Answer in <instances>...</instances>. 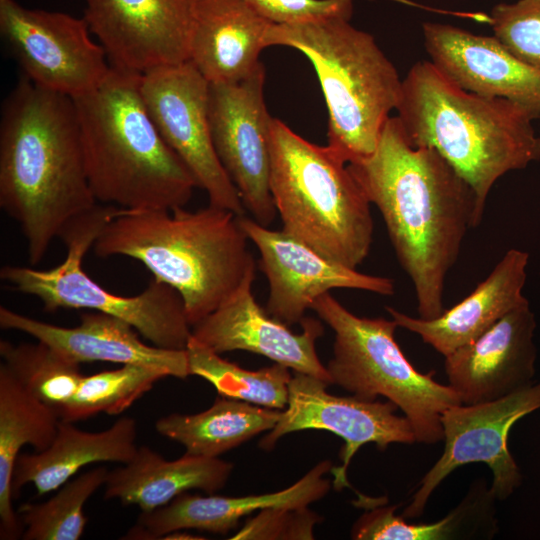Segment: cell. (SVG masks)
Listing matches in <instances>:
<instances>
[{
  "instance_id": "cell-35",
  "label": "cell",
  "mask_w": 540,
  "mask_h": 540,
  "mask_svg": "<svg viewBox=\"0 0 540 540\" xmlns=\"http://www.w3.org/2000/svg\"><path fill=\"white\" fill-rule=\"evenodd\" d=\"M273 24H296L352 17L355 0H244Z\"/></svg>"
},
{
  "instance_id": "cell-5",
  "label": "cell",
  "mask_w": 540,
  "mask_h": 540,
  "mask_svg": "<svg viewBox=\"0 0 540 540\" xmlns=\"http://www.w3.org/2000/svg\"><path fill=\"white\" fill-rule=\"evenodd\" d=\"M140 82L141 74L111 66L97 87L72 98L91 190L125 210L184 207L197 183L160 135Z\"/></svg>"
},
{
  "instance_id": "cell-17",
  "label": "cell",
  "mask_w": 540,
  "mask_h": 540,
  "mask_svg": "<svg viewBox=\"0 0 540 540\" xmlns=\"http://www.w3.org/2000/svg\"><path fill=\"white\" fill-rule=\"evenodd\" d=\"M254 279L255 270L216 310L192 326L191 336L218 354L235 350L260 354L331 385L316 351V341L324 333L321 321L305 316L302 332H292L258 304L252 292Z\"/></svg>"
},
{
  "instance_id": "cell-29",
  "label": "cell",
  "mask_w": 540,
  "mask_h": 540,
  "mask_svg": "<svg viewBox=\"0 0 540 540\" xmlns=\"http://www.w3.org/2000/svg\"><path fill=\"white\" fill-rule=\"evenodd\" d=\"M186 353L189 374L211 383L222 397L262 407L285 409L289 398V368L275 363L256 371L221 358L206 345L190 337Z\"/></svg>"
},
{
  "instance_id": "cell-4",
  "label": "cell",
  "mask_w": 540,
  "mask_h": 540,
  "mask_svg": "<svg viewBox=\"0 0 540 540\" xmlns=\"http://www.w3.org/2000/svg\"><path fill=\"white\" fill-rule=\"evenodd\" d=\"M396 110L408 142L435 149L473 188L482 217L500 177L540 160L528 109L461 89L430 61L410 68Z\"/></svg>"
},
{
  "instance_id": "cell-13",
  "label": "cell",
  "mask_w": 540,
  "mask_h": 540,
  "mask_svg": "<svg viewBox=\"0 0 540 540\" xmlns=\"http://www.w3.org/2000/svg\"><path fill=\"white\" fill-rule=\"evenodd\" d=\"M262 63L246 78L209 83L208 112L218 158L245 209L268 227L277 211L270 191V133L273 117L264 101Z\"/></svg>"
},
{
  "instance_id": "cell-14",
  "label": "cell",
  "mask_w": 540,
  "mask_h": 540,
  "mask_svg": "<svg viewBox=\"0 0 540 540\" xmlns=\"http://www.w3.org/2000/svg\"><path fill=\"white\" fill-rule=\"evenodd\" d=\"M328 386L319 378L293 371L287 406L259 446L272 450L282 436L307 429L336 434L345 444L340 452L342 464L331 473L334 488L341 490L350 486L347 468L361 446L374 443L385 450L390 444H411L416 439L409 420L395 413L398 407L391 401L335 396L327 391Z\"/></svg>"
},
{
  "instance_id": "cell-12",
  "label": "cell",
  "mask_w": 540,
  "mask_h": 540,
  "mask_svg": "<svg viewBox=\"0 0 540 540\" xmlns=\"http://www.w3.org/2000/svg\"><path fill=\"white\" fill-rule=\"evenodd\" d=\"M0 33L24 77L44 89L74 98L110 72L106 52L92 40L84 17L0 0Z\"/></svg>"
},
{
  "instance_id": "cell-23",
  "label": "cell",
  "mask_w": 540,
  "mask_h": 540,
  "mask_svg": "<svg viewBox=\"0 0 540 540\" xmlns=\"http://www.w3.org/2000/svg\"><path fill=\"white\" fill-rule=\"evenodd\" d=\"M189 61L209 83H232L261 63L273 24L244 0H191Z\"/></svg>"
},
{
  "instance_id": "cell-10",
  "label": "cell",
  "mask_w": 540,
  "mask_h": 540,
  "mask_svg": "<svg viewBox=\"0 0 540 540\" xmlns=\"http://www.w3.org/2000/svg\"><path fill=\"white\" fill-rule=\"evenodd\" d=\"M540 409V381L497 400L458 404L441 415L444 451L419 483L402 517L421 516L441 482L460 466L484 463L491 469L490 491L505 500L522 484V473L508 449V435L514 424Z\"/></svg>"
},
{
  "instance_id": "cell-7",
  "label": "cell",
  "mask_w": 540,
  "mask_h": 540,
  "mask_svg": "<svg viewBox=\"0 0 540 540\" xmlns=\"http://www.w3.org/2000/svg\"><path fill=\"white\" fill-rule=\"evenodd\" d=\"M269 183L285 233L347 267L363 263L373 238L371 203L337 152L273 118Z\"/></svg>"
},
{
  "instance_id": "cell-21",
  "label": "cell",
  "mask_w": 540,
  "mask_h": 540,
  "mask_svg": "<svg viewBox=\"0 0 540 540\" xmlns=\"http://www.w3.org/2000/svg\"><path fill=\"white\" fill-rule=\"evenodd\" d=\"M331 469L330 461H322L292 486L267 494L232 497L184 492L165 506L141 512L136 525L122 538L163 539L169 533L184 529L225 535L253 512L270 507H308L320 500L330 489V481L323 475Z\"/></svg>"
},
{
  "instance_id": "cell-8",
  "label": "cell",
  "mask_w": 540,
  "mask_h": 540,
  "mask_svg": "<svg viewBox=\"0 0 540 540\" xmlns=\"http://www.w3.org/2000/svg\"><path fill=\"white\" fill-rule=\"evenodd\" d=\"M334 332L333 355L326 368L332 384L363 400L385 397L409 420L416 442L443 440L442 413L461 404L457 393L419 372L394 338L397 323L378 317H359L330 292L311 306Z\"/></svg>"
},
{
  "instance_id": "cell-2",
  "label": "cell",
  "mask_w": 540,
  "mask_h": 540,
  "mask_svg": "<svg viewBox=\"0 0 540 540\" xmlns=\"http://www.w3.org/2000/svg\"><path fill=\"white\" fill-rule=\"evenodd\" d=\"M96 205L73 99L23 77L1 109L0 207L19 224L29 264Z\"/></svg>"
},
{
  "instance_id": "cell-9",
  "label": "cell",
  "mask_w": 540,
  "mask_h": 540,
  "mask_svg": "<svg viewBox=\"0 0 540 540\" xmlns=\"http://www.w3.org/2000/svg\"><path fill=\"white\" fill-rule=\"evenodd\" d=\"M118 211L113 205H96L70 220L59 234L67 255L58 266L38 270L6 265L0 278L15 290L38 298L46 312L86 309L106 313L128 322L156 347L185 350L192 326L174 288L153 278L140 294L120 296L104 289L83 270L87 251Z\"/></svg>"
},
{
  "instance_id": "cell-18",
  "label": "cell",
  "mask_w": 540,
  "mask_h": 540,
  "mask_svg": "<svg viewBox=\"0 0 540 540\" xmlns=\"http://www.w3.org/2000/svg\"><path fill=\"white\" fill-rule=\"evenodd\" d=\"M424 47L450 82L484 97H500L540 118V70L516 58L494 35L443 23L422 25Z\"/></svg>"
},
{
  "instance_id": "cell-20",
  "label": "cell",
  "mask_w": 540,
  "mask_h": 540,
  "mask_svg": "<svg viewBox=\"0 0 540 540\" xmlns=\"http://www.w3.org/2000/svg\"><path fill=\"white\" fill-rule=\"evenodd\" d=\"M0 327L26 333L79 364L95 361L133 364L160 369L169 377L190 376L186 349L145 344L128 322L106 313L85 312L79 325L62 327L1 306Z\"/></svg>"
},
{
  "instance_id": "cell-19",
  "label": "cell",
  "mask_w": 540,
  "mask_h": 540,
  "mask_svg": "<svg viewBox=\"0 0 540 540\" xmlns=\"http://www.w3.org/2000/svg\"><path fill=\"white\" fill-rule=\"evenodd\" d=\"M536 326L530 305H524L473 342L445 356L448 385L462 404L497 400L534 382Z\"/></svg>"
},
{
  "instance_id": "cell-15",
  "label": "cell",
  "mask_w": 540,
  "mask_h": 540,
  "mask_svg": "<svg viewBox=\"0 0 540 540\" xmlns=\"http://www.w3.org/2000/svg\"><path fill=\"white\" fill-rule=\"evenodd\" d=\"M244 232L260 253V266L269 284L266 311L290 326L300 323L314 301L336 288L395 292L394 280L361 273L332 261L283 230H271L245 215Z\"/></svg>"
},
{
  "instance_id": "cell-1",
  "label": "cell",
  "mask_w": 540,
  "mask_h": 540,
  "mask_svg": "<svg viewBox=\"0 0 540 540\" xmlns=\"http://www.w3.org/2000/svg\"><path fill=\"white\" fill-rule=\"evenodd\" d=\"M347 166L383 217L419 317L440 316L447 275L467 231L482 220L475 191L435 149L412 146L397 116L375 151Z\"/></svg>"
},
{
  "instance_id": "cell-11",
  "label": "cell",
  "mask_w": 540,
  "mask_h": 540,
  "mask_svg": "<svg viewBox=\"0 0 540 540\" xmlns=\"http://www.w3.org/2000/svg\"><path fill=\"white\" fill-rule=\"evenodd\" d=\"M141 94L160 135L208 195L209 205L245 215L216 153L209 122V82L191 61L141 74Z\"/></svg>"
},
{
  "instance_id": "cell-3",
  "label": "cell",
  "mask_w": 540,
  "mask_h": 540,
  "mask_svg": "<svg viewBox=\"0 0 540 540\" xmlns=\"http://www.w3.org/2000/svg\"><path fill=\"white\" fill-rule=\"evenodd\" d=\"M239 216L209 205L196 211L125 210L104 226L93 250L99 257L140 261L154 279L181 296L194 326L216 310L256 270Z\"/></svg>"
},
{
  "instance_id": "cell-6",
  "label": "cell",
  "mask_w": 540,
  "mask_h": 540,
  "mask_svg": "<svg viewBox=\"0 0 540 540\" xmlns=\"http://www.w3.org/2000/svg\"><path fill=\"white\" fill-rule=\"evenodd\" d=\"M348 17L272 24L266 46H288L313 64L328 109V146L347 164L369 156L397 108L402 80L374 37Z\"/></svg>"
},
{
  "instance_id": "cell-26",
  "label": "cell",
  "mask_w": 540,
  "mask_h": 540,
  "mask_svg": "<svg viewBox=\"0 0 540 540\" xmlns=\"http://www.w3.org/2000/svg\"><path fill=\"white\" fill-rule=\"evenodd\" d=\"M60 418L33 395L4 364L0 365V539L15 540L22 532L12 506L11 482L24 445L36 452L53 442Z\"/></svg>"
},
{
  "instance_id": "cell-28",
  "label": "cell",
  "mask_w": 540,
  "mask_h": 540,
  "mask_svg": "<svg viewBox=\"0 0 540 540\" xmlns=\"http://www.w3.org/2000/svg\"><path fill=\"white\" fill-rule=\"evenodd\" d=\"M495 497L482 481L475 482L464 499L444 518L432 523H408L385 503L369 508L351 530L357 540H448L492 538L498 531Z\"/></svg>"
},
{
  "instance_id": "cell-33",
  "label": "cell",
  "mask_w": 540,
  "mask_h": 540,
  "mask_svg": "<svg viewBox=\"0 0 540 540\" xmlns=\"http://www.w3.org/2000/svg\"><path fill=\"white\" fill-rule=\"evenodd\" d=\"M487 19L494 36L516 58L540 70V0L499 3Z\"/></svg>"
},
{
  "instance_id": "cell-16",
  "label": "cell",
  "mask_w": 540,
  "mask_h": 540,
  "mask_svg": "<svg viewBox=\"0 0 540 540\" xmlns=\"http://www.w3.org/2000/svg\"><path fill=\"white\" fill-rule=\"evenodd\" d=\"M110 65L143 74L189 60L191 0H85Z\"/></svg>"
},
{
  "instance_id": "cell-25",
  "label": "cell",
  "mask_w": 540,
  "mask_h": 540,
  "mask_svg": "<svg viewBox=\"0 0 540 540\" xmlns=\"http://www.w3.org/2000/svg\"><path fill=\"white\" fill-rule=\"evenodd\" d=\"M232 470L233 464L219 457L185 453L168 461L150 447L140 446L128 463L109 471L104 497L149 512L192 489L214 494L225 486Z\"/></svg>"
},
{
  "instance_id": "cell-27",
  "label": "cell",
  "mask_w": 540,
  "mask_h": 540,
  "mask_svg": "<svg viewBox=\"0 0 540 540\" xmlns=\"http://www.w3.org/2000/svg\"><path fill=\"white\" fill-rule=\"evenodd\" d=\"M281 412L221 396L202 412L172 413L159 418L155 430L183 445L187 454L215 458L272 430Z\"/></svg>"
},
{
  "instance_id": "cell-32",
  "label": "cell",
  "mask_w": 540,
  "mask_h": 540,
  "mask_svg": "<svg viewBox=\"0 0 540 540\" xmlns=\"http://www.w3.org/2000/svg\"><path fill=\"white\" fill-rule=\"evenodd\" d=\"M165 377L168 374L160 369L133 364L83 375L76 393L57 415L74 423L99 413L121 414Z\"/></svg>"
},
{
  "instance_id": "cell-31",
  "label": "cell",
  "mask_w": 540,
  "mask_h": 540,
  "mask_svg": "<svg viewBox=\"0 0 540 540\" xmlns=\"http://www.w3.org/2000/svg\"><path fill=\"white\" fill-rule=\"evenodd\" d=\"M109 471L104 466L88 470L63 484L57 494L43 503H24L19 512L26 528L24 540H78L87 517L84 505L104 486Z\"/></svg>"
},
{
  "instance_id": "cell-30",
  "label": "cell",
  "mask_w": 540,
  "mask_h": 540,
  "mask_svg": "<svg viewBox=\"0 0 540 540\" xmlns=\"http://www.w3.org/2000/svg\"><path fill=\"white\" fill-rule=\"evenodd\" d=\"M3 363L38 399L57 413L76 393L83 374L80 364L47 344L0 341Z\"/></svg>"
},
{
  "instance_id": "cell-24",
  "label": "cell",
  "mask_w": 540,
  "mask_h": 540,
  "mask_svg": "<svg viewBox=\"0 0 540 540\" xmlns=\"http://www.w3.org/2000/svg\"><path fill=\"white\" fill-rule=\"evenodd\" d=\"M136 437L137 423L128 416L99 432L84 431L73 422L60 420L56 436L46 450L18 456L11 482L13 499L28 483L41 496L60 488L86 465L128 463L138 448Z\"/></svg>"
},
{
  "instance_id": "cell-34",
  "label": "cell",
  "mask_w": 540,
  "mask_h": 540,
  "mask_svg": "<svg viewBox=\"0 0 540 540\" xmlns=\"http://www.w3.org/2000/svg\"><path fill=\"white\" fill-rule=\"evenodd\" d=\"M322 518L308 507L265 508L249 519L230 539H313Z\"/></svg>"
},
{
  "instance_id": "cell-22",
  "label": "cell",
  "mask_w": 540,
  "mask_h": 540,
  "mask_svg": "<svg viewBox=\"0 0 540 540\" xmlns=\"http://www.w3.org/2000/svg\"><path fill=\"white\" fill-rule=\"evenodd\" d=\"M529 254L510 249L490 274L461 302L434 318L409 316L386 307L398 327L417 334L444 357L489 330L512 310L528 305L523 295Z\"/></svg>"
}]
</instances>
